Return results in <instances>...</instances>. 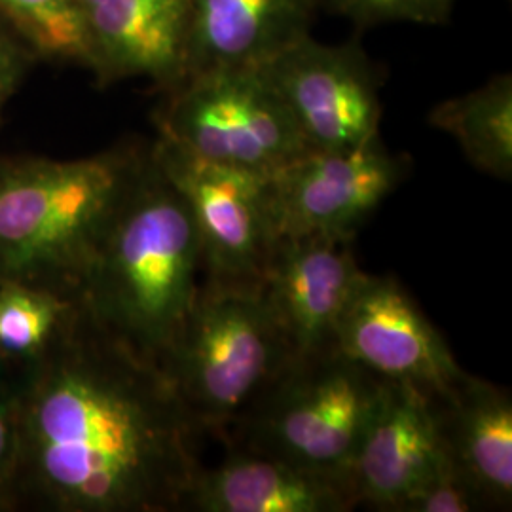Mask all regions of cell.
<instances>
[{"instance_id":"cell-12","label":"cell","mask_w":512,"mask_h":512,"mask_svg":"<svg viewBox=\"0 0 512 512\" xmlns=\"http://www.w3.org/2000/svg\"><path fill=\"white\" fill-rule=\"evenodd\" d=\"M448 459L437 399L421 387L389 382L349 471L355 507L397 512Z\"/></svg>"},{"instance_id":"cell-2","label":"cell","mask_w":512,"mask_h":512,"mask_svg":"<svg viewBox=\"0 0 512 512\" xmlns=\"http://www.w3.org/2000/svg\"><path fill=\"white\" fill-rule=\"evenodd\" d=\"M200 274L202 247L190 207L145 143L80 298L101 325L164 368L202 285Z\"/></svg>"},{"instance_id":"cell-1","label":"cell","mask_w":512,"mask_h":512,"mask_svg":"<svg viewBox=\"0 0 512 512\" xmlns=\"http://www.w3.org/2000/svg\"><path fill=\"white\" fill-rule=\"evenodd\" d=\"M4 512H177L202 429L162 366L76 298L33 359L6 366Z\"/></svg>"},{"instance_id":"cell-21","label":"cell","mask_w":512,"mask_h":512,"mask_svg":"<svg viewBox=\"0 0 512 512\" xmlns=\"http://www.w3.org/2000/svg\"><path fill=\"white\" fill-rule=\"evenodd\" d=\"M482 509L450 458L435 475L408 495L397 512H471Z\"/></svg>"},{"instance_id":"cell-9","label":"cell","mask_w":512,"mask_h":512,"mask_svg":"<svg viewBox=\"0 0 512 512\" xmlns=\"http://www.w3.org/2000/svg\"><path fill=\"white\" fill-rule=\"evenodd\" d=\"M310 150H348L380 137V84L355 42L321 44L308 35L258 67Z\"/></svg>"},{"instance_id":"cell-20","label":"cell","mask_w":512,"mask_h":512,"mask_svg":"<svg viewBox=\"0 0 512 512\" xmlns=\"http://www.w3.org/2000/svg\"><path fill=\"white\" fill-rule=\"evenodd\" d=\"M454 4L456 0H321V6L357 25L385 21L444 23L450 18Z\"/></svg>"},{"instance_id":"cell-16","label":"cell","mask_w":512,"mask_h":512,"mask_svg":"<svg viewBox=\"0 0 512 512\" xmlns=\"http://www.w3.org/2000/svg\"><path fill=\"white\" fill-rule=\"evenodd\" d=\"M448 458L482 509L512 505L511 393L467 372L450 399L437 401Z\"/></svg>"},{"instance_id":"cell-13","label":"cell","mask_w":512,"mask_h":512,"mask_svg":"<svg viewBox=\"0 0 512 512\" xmlns=\"http://www.w3.org/2000/svg\"><path fill=\"white\" fill-rule=\"evenodd\" d=\"M99 86L147 78L169 92L184 78L190 0H78Z\"/></svg>"},{"instance_id":"cell-17","label":"cell","mask_w":512,"mask_h":512,"mask_svg":"<svg viewBox=\"0 0 512 512\" xmlns=\"http://www.w3.org/2000/svg\"><path fill=\"white\" fill-rule=\"evenodd\" d=\"M429 124L450 133L478 171L511 181V74H497L475 92L440 103L431 110Z\"/></svg>"},{"instance_id":"cell-6","label":"cell","mask_w":512,"mask_h":512,"mask_svg":"<svg viewBox=\"0 0 512 512\" xmlns=\"http://www.w3.org/2000/svg\"><path fill=\"white\" fill-rule=\"evenodd\" d=\"M154 124L160 137L203 160L264 177L310 150L258 67L186 76L164 92Z\"/></svg>"},{"instance_id":"cell-11","label":"cell","mask_w":512,"mask_h":512,"mask_svg":"<svg viewBox=\"0 0 512 512\" xmlns=\"http://www.w3.org/2000/svg\"><path fill=\"white\" fill-rule=\"evenodd\" d=\"M363 275L351 236L274 239L260 293L293 359L334 349L340 315Z\"/></svg>"},{"instance_id":"cell-15","label":"cell","mask_w":512,"mask_h":512,"mask_svg":"<svg viewBox=\"0 0 512 512\" xmlns=\"http://www.w3.org/2000/svg\"><path fill=\"white\" fill-rule=\"evenodd\" d=\"M215 467L196 476L184 511L194 512H348L355 503L348 488L329 476L245 446H226Z\"/></svg>"},{"instance_id":"cell-3","label":"cell","mask_w":512,"mask_h":512,"mask_svg":"<svg viewBox=\"0 0 512 512\" xmlns=\"http://www.w3.org/2000/svg\"><path fill=\"white\" fill-rule=\"evenodd\" d=\"M143 147L124 143L80 160L0 156V283L80 298Z\"/></svg>"},{"instance_id":"cell-24","label":"cell","mask_w":512,"mask_h":512,"mask_svg":"<svg viewBox=\"0 0 512 512\" xmlns=\"http://www.w3.org/2000/svg\"><path fill=\"white\" fill-rule=\"evenodd\" d=\"M4 384H6V368H4V363L0 359V397L4 393Z\"/></svg>"},{"instance_id":"cell-14","label":"cell","mask_w":512,"mask_h":512,"mask_svg":"<svg viewBox=\"0 0 512 512\" xmlns=\"http://www.w3.org/2000/svg\"><path fill=\"white\" fill-rule=\"evenodd\" d=\"M319 8L321 0H190L184 78L262 67L310 35Z\"/></svg>"},{"instance_id":"cell-18","label":"cell","mask_w":512,"mask_h":512,"mask_svg":"<svg viewBox=\"0 0 512 512\" xmlns=\"http://www.w3.org/2000/svg\"><path fill=\"white\" fill-rule=\"evenodd\" d=\"M0 16L27 42L38 61L90 69V46L78 0H0Z\"/></svg>"},{"instance_id":"cell-10","label":"cell","mask_w":512,"mask_h":512,"mask_svg":"<svg viewBox=\"0 0 512 512\" xmlns=\"http://www.w3.org/2000/svg\"><path fill=\"white\" fill-rule=\"evenodd\" d=\"M332 348L387 382L418 385L437 401L450 399L467 376L444 336L389 275L361 277Z\"/></svg>"},{"instance_id":"cell-23","label":"cell","mask_w":512,"mask_h":512,"mask_svg":"<svg viewBox=\"0 0 512 512\" xmlns=\"http://www.w3.org/2000/svg\"><path fill=\"white\" fill-rule=\"evenodd\" d=\"M10 456V420L6 403L0 397V512H4V475Z\"/></svg>"},{"instance_id":"cell-4","label":"cell","mask_w":512,"mask_h":512,"mask_svg":"<svg viewBox=\"0 0 512 512\" xmlns=\"http://www.w3.org/2000/svg\"><path fill=\"white\" fill-rule=\"evenodd\" d=\"M291 359L260 287L203 281L164 370L203 435L226 446Z\"/></svg>"},{"instance_id":"cell-7","label":"cell","mask_w":512,"mask_h":512,"mask_svg":"<svg viewBox=\"0 0 512 512\" xmlns=\"http://www.w3.org/2000/svg\"><path fill=\"white\" fill-rule=\"evenodd\" d=\"M150 150L190 207L202 247L203 281L260 287L275 239L268 177L203 160L160 135Z\"/></svg>"},{"instance_id":"cell-19","label":"cell","mask_w":512,"mask_h":512,"mask_svg":"<svg viewBox=\"0 0 512 512\" xmlns=\"http://www.w3.org/2000/svg\"><path fill=\"white\" fill-rule=\"evenodd\" d=\"M71 302L21 283H0V359L4 368L38 355Z\"/></svg>"},{"instance_id":"cell-5","label":"cell","mask_w":512,"mask_h":512,"mask_svg":"<svg viewBox=\"0 0 512 512\" xmlns=\"http://www.w3.org/2000/svg\"><path fill=\"white\" fill-rule=\"evenodd\" d=\"M387 387L336 349L291 359L226 446L264 452L348 488L353 459Z\"/></svg>"},{"instance_id":"cell-22","label":"cell","mask_w":512,"mask_h":512,"mask_svg":"<svg viewBox=\"0 0 512 512\" xmlns=\"http://www.w3.org/2000/svg\"><path fill=\"white\" fill-rule=\"evenodd\" d=\"M37 61L27 42L0 16V124L6 105Z\"/></svg>"},{"instance_id":"cell-8","label":"cell","mask_w":512,"mask_h":512,"mask_svg":"<svg viewBox=\"0 0 512 512\" xmlns=\"http://www.w3.org/2000/svg\"><path fill=\"white\" fill-rule=\"evenodd\" d=\"M408 173L382 139L348 150H308L268 175L274 238L351 236Z\"/></svg>"}]
</instances>
